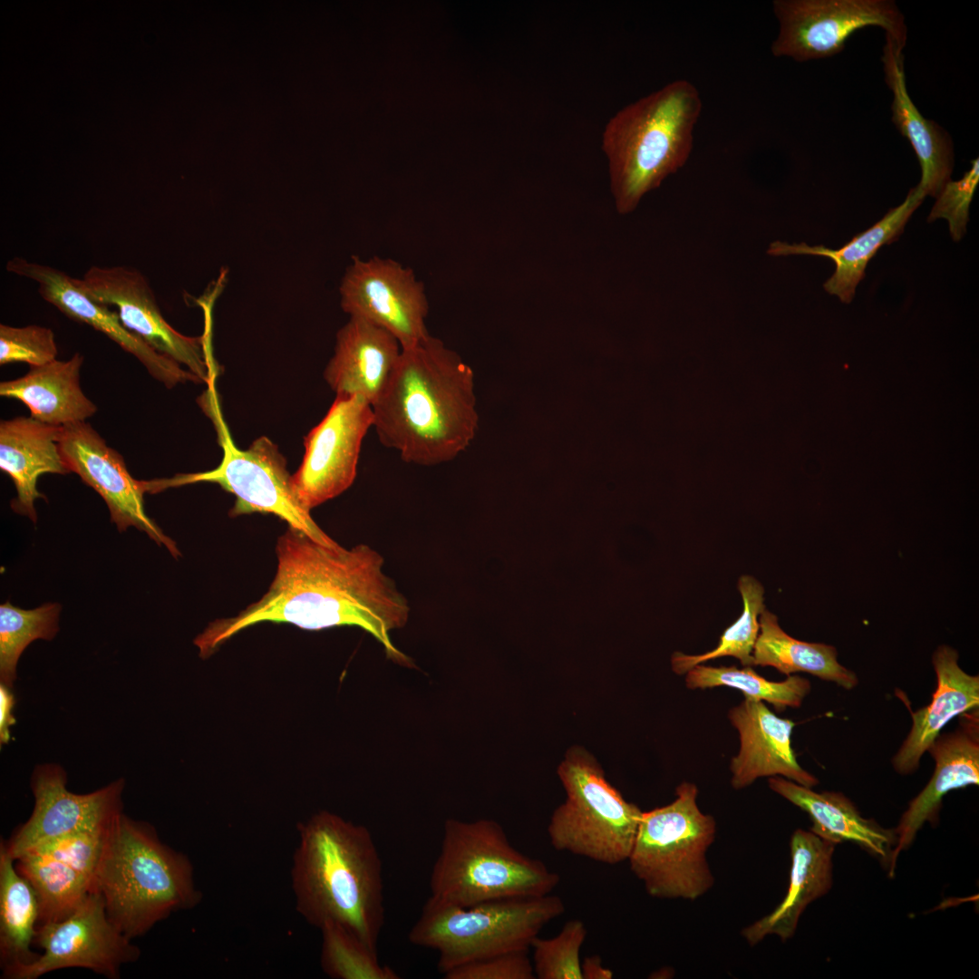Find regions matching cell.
Segmentation results:
<instances>
[{"label": "cell", "instance_id": "cell-1", "mask_svg": "<svg viewBox=\"0 0 979 979\" xmlns=\"http://www.w3.org/2000/svg\"><path fill=\"white\" fill-rule=\"evenodd\" d=\"M276 554V572L264 596L236 616L213 621L194 639L200 657L248 626L274 622L307 630L357 626L382 644L390 659L412 665L389 635L406 625L410 606L383 572L380 553L365 544L326 546L288 526Z\"/></svg>", "mask_w": 979, "mask_h": 979}, {"label": "cell", "instance_id": "cell-2", "mask_svg": "<svg viewBox=\"0 0 979 979\" xmlns=\"http://www.w3.org/2000/svg\"><path fill=\"white\" fill-rule=\"evenodd\" d=\"M372 408L380 442L421 466L456 458L478 427L472 370L431 335L402 350Z\"/></svg>", "mask_w": 979, "mask_h": 979}, {"label": "cell", "instance_id": "cell-3", "mask_svg": "<svg viewBox=\"0 0 979 979\" xmlns=\"http://www.w3.org/2000/svg\"><path fill=\"white\" fill-rule=\"evenodd\" d=\"M297 834L290 874L296 911L317 928L340 925L378 952L384 887L370 830L324 810L300 822Z\"/></svg>", "mask_w": 979, "mask_h": 979}, {"label": "cell", "instance_id": "cell-4", "mask_svg": "<svg viewBox=\"0 0 979 979\" xmlns=\"http://www.w3.org/2000/svg\"><path fill=\"white\" fill-rule=\"evenodd\" d=\"M698 89L676 80L623 107L607 121L602 150L616 210L627 214L688 160L702 112Z\"/></svg>", "mask_w": 979, "mask_h": 979}, {"label": "cell", "instance_id": "cell-5", "mask_svg": "<svg viewBox=\"0 0 979 979\" xmlns=\"http://www.w3.org/2000/svg\"><path fill=\"white\" fill-rule=\"evenodd\" d=\"M92 892L131 940L172 913L194 908L202 897L189 858L161 842L150 823L123 812L110 828Z\"/></svg>", "mask_w": 979, "mask_h": 979}, {"label": "cell", "instance_id": "cell-6", "mask_svg": "<svg viewBox=\"0 0 979 979\" xmlns=\"http://www.w3.org/2000/svg\"><path fill=\"white\" fill-rule=\"evenodd\" d=\"M558 873L515 848L494 820L448 819L430 877V898L471 906L519 897L551 894Z\"/></svg>", "mask_w": 979, "mask_h": 979}, {"label": "cell", "instance_id": "cell-7", "mask_svg": "<svg viewBox=\"0 0 979 979\" xmlns=\"http://www.w3.org/2000/svg\"><path fill=\"white\" fill-rule=\"evenodd\" d=\"M565 912L562 899L548 894L457 906L428 898L409 941L438 953L443 975L460 965L499 954L528 950L532 940Z\"/></svg>", "mask_w": 979, "mask_h": 979}, {"label": "cell", "instance_id": "cell-8", "mask_svg": "<svg viewBox=\"0 0 979 979\" xmlns=\"http://www.w3.org/2000/svg\"><path fill=\"white\" fill-rule=\"evenodd\" d=\"M697 795L696 785L684 781L672 803L642 813L627 860L653 897L695 900L714 885L707 852L716 822L700 810Z\"/></svg>", "mask_w": 979, "mask_h": 979}, {"label": "cell", "instance_id": "cell-9", "mask_svg": "<svg viewBox=\"0 0 979 979\" xmlns=\"http://www.w3.org/2000/svg\"><path fill=\"white\" fill-rule=\"evenodd\" d=\"M557 774L567 798L548 826L552 847L604 864L627 860L643 813L640 809L622 797L582 749L568 751Z\"/></svg>", "mask_w": 979, "mask_h": 979}, {"label": "cell", "instance_id": "cell-10", "mask_svg": "<svg viewBox=\"0 0 979 979\" xmlns=\"http://www.w3.org/2000/svg\"><path fill=\"white\" fill-rule=\"evenodd\" d=\"M208 394L210 399L208 402L206 399V403L223 449L221 462L208 471L145 480L147 492L156 493L167 488L195 482H215L235 495L236 502L230 511L232 516L270 513L321 544L337 545L316 524L311 510L297 498L286 459L277 447L265 436L256 440L247 450L236 447L221 417L214 391Z\"/></svg>", "mask_w": 979, "mask_h": 979}, {"label": "cell", "instance_id": "cell-11", "mask_svg": "<svg viewBox=\"0 0 979 979\" xmlns=\"http://www.w3.org/2000/svg\"><path fill=\"white\" fill-rule=\"evenodd\" d=\"M772 6L779 23L771 45L775 57L802 63L834 56L867 26L883 28L902 47L906 43L904 15L890 0H774Z\"/></svg>", "mask_w": 979, "mask_h": 979}, {"label": "cell", "instance_id": "cell-12", "mask_svg": "<svg viewBox=\"0 0 979 979\" xmlns=\"http://www.w3.org/2000/svg\"><path fill=\"white\" fill-rule=\"evenodd\" d=\"M76 282L94 302L114 306L123 325L154 351L185 365L201 383H213L216 368L204 339L183 335L165 320L141 272L123 266H94Z\"/></svg>", "mask_w": 979, "mask_h": 979}, {"label": "cell", "instance_id": "cell-13", "mask_svg": "<svg viewBox=\"0 0 979 979\" xmlns=\"http://www.w3.org/2000/svg\"><path fill=\"white\" fill-rule=\"evenodd\" d=\"M34 944L44 953L11 979H35L72 967L87 968L116 979L123 964L134 963L141 956L140 948L109 919L98 892H91L66 919L37 926Z\"/></svg>", "mask_w": 979, "mask_h": 979}, {"label": "cell", "instance_id": "cell-14", "mask_svg": "<svg viewBox=\"0 0 979 979\" xmlns=\"http://www.w3.org/2000/svg\"><path fill=\"white\" fill-rule=\"evenodd\" d=\"M339 290L341 306L350 317L388 331L402 349L430 336L424 286L411 268L391 258L354 257Z\"/></svg>", "mask_w": 979, "mask_h": 979}, {"label": "cell", "instance_id": "cell-15", "mask_svg": "<svg viewBox=\"0 0 979 979\" xmlns=\"http://www.w3.org/2000/svg\"><path fill=\"white\" fill-rule=\"evenodd\" d=\"M373 422L367 401L358 395H337L305 436V455L292 483L307 509L337 497L354 483L362 442Z\"/></svg>", "mask_w": 979, "mask_h": 979}, {"label": "cell", "instance_id": "cell-16", "mask_svg": "<svg viewBox=\"0 0 979 979\" xmlns=\"http://www.w3.org/2000/svg\"><path fill=\"white\" fill-rule=\"evenodd\" d=\"M58 444L68 470L76 473L103 499L119 531L135 527L165 546L174 557L179 555L175 542L145 512L144 480L131 476L122 456L109 447L89 423L79 422L61 427Z\"/></svg>", "mask_w": 979, "mask_h": 979}, {"label": "cell", "instance_id": "cell-17", "mask_svg": "<svg viewBox=\"0 0 979 979\" xmlns=\"http://www.w3.org/2000/svg\"><path fill=\"white\" fill-rule=\"evenodd\" d=\"M67 775L56 763L35 766L31 777L34 805L30 818L5 846L15 860L46 839L73 831L110 825L122 812L125 780L121 778L90 793L67 790Z\"/></svg>", "mask_w": 979, "mask_h": 979}, {"label": "cell", "instance_id": "cell-18", "mask_svg": "<svg viewBox=\"0 0 979 979\" xmlns=\"http://www.w3.org/2000/svg\"><path fill=\"white\" fill-rule=\"evenodd\" d=\"M6 270L34 280L40 296L67 317L84 323L106 334L126 352L135 356L150 374L168 388L178 383L201 381L170 358L154 351L128 330L116 311L92 300L79 286L76 278L49 266L22 257L10 259Z\"/></svg>", "mask_w": 979, "mask_h": 979}, {"label": "cell", "instance_id": "cell-19", "mask_svg": "<svg viewBox=\"0 0 979 979\" xmlns=\"http://www.w3.org/2000/svg\"><path fill=\"white\" fill-rule=\"evenodd\" d=\"M962 715L955 732L939 733L927 751L935 761L926 786L908 804L894 829L896 845L888 865L893 876L898 855L908 848L926 822L935 825L943 798L951 790L979 784L978 708Z\"/></svg>", "mask_w": 979, "mask_h": 979}, {"label": "cell", "instance_id": "cell-20", "mask_svg": "<svg viewBox=\"0 0 979 979\" xmlns=\"http://www.w3.org/2000/svg\"><path fill=\"white\" fill-rule=\"evenodd\" d=\"M728 716L741 744L730 765L732 788L744 789L759 778L774 776L808 788L819 783L796 759L790 739L792 721L777 716L761 701L746 698Z\"/></svg>", "mask_w": 979, "mask_h": 979}, {"label": "cell", "instance_id": "cell-21", "mask_svg": "<svg viewBox=\"0 0 979 979\" xmlns=\"http://www.w3.org/2000/svg\"><path fill=\"white\" fill-rule=\"evenodd\" d=\"M402 350L399 341L388 331L350 317L337 332L334 354L324 378L336 396L358 395L373 405L389 381Z\"/></svg>", "mask_w": 979, "mask_h": 979}, {"label": "cell", "instance_id": "cell-22", "mask_svg": "<svg viewBox=\"0 0 979 979\" xmlns=\"http://www.w3.org/2000/svg\"><path fill=\"white\" fill-rule=\"evenodd\" d=\"M904 47L886 34L882 63L885 80L893 93L892 121L910 142L921 167L916 189L926 198H936L951 179L954 143L950 134L936 121L925 118L910 98L904 68Z\"/></svg>", "mask_w": 979, "mask_h": 979}, {"label": "cell", "instance_id": "cell-23", "mask_svg": "<svg viewBox=\"0 0 979 979\" xmlns=\"http://www.w3.org/2000/svg\"><path fill=\"white\" fill-rule=\"evenodd\" d=\"M837 845L810 830L799 829L793 832L788 891L770 914L742 930V936L751 946L769 935H777L783 942L794 935L806 907L832 887V858Z\"/></svg>", "mask_w": 979, "mask_h": 979}, {"label": "cell", "instance_id": "cell-24", "mask_svg": "<svg viewBox=\"0 0 979 979\" xmlns=\"http://www.w3.org/2000/svg\"><path fill=\"white\" fill-rule=\"evenodd\" d=\"M958 657L956 650L948 645H940L934 652L936 688L929 704L911 712L910 732L892 759L897 773L916 771L942 729L955 716L978 708L979 676L965 673Z\"/></svg>", "mask_w": 979, "mask_h": 979}, {"label": "cell", "instance_id": "cell-25", "mask_svg": "<svg viewBox=\"0 0 979 979\" xmlns=\"http://www.w3.org/2000/svg\"><path fill=\"white\" fill-rule=\"evenodd\" d=\"M61 427L32 417H16L0 423V469L12 479L16 497L11 508L36 522L34 501L44 498L37 488L44 473L70 472L62 458L58 440Z\"/></svg>", "mask_w": 979, "mask_h": 979}, {"label": "cell", "instance_id": "cell-26", "mask_svg": "<svg viewBox=\"0 0 979 979\" xmlns=\"http://www.w3.org/2000/svg\"><path fill=\"white\" fill-rule=\"evenodd\" d=\"M771 790L805 811L812 821L810 831L837 844L851 841L889 865L896 845L894 830L862 817L841 792H817L783 777L768 780Z\"/></svg>", "mask_w": 979, "mask_h": 979}, {"label": "cell", "instance_id": "cell-27", "mask_svg": "<svg viewBox=\"0 0 979 979\" xmlns=\"http://www.w3.org/2000/svg\"><path fill=\"white\" fill-rule=\"evenodd\" d=\"M924 199L916 187L911 189L903 203L891 208L875 225L855 236L840 248L775 241L770 244L767 253L771 256L814 255L830 258L835 263L836 270L824 283V289L848 304L865 276L868 261L883 245L892 243L902 234L906 222Z\"/></svg>", "mask_w": 979, "mask_h": 979}, {"label": "cell", "instance_id": "cell-28", "mask_svg": "<svg viewBox=\"0 0 979 979\" xmlns=\"http://www.w3.org/2000/svg\"><path fill=\"white\" fill-rule=\"evenodd\" d=\"M82 363L83 356L75 353L66 361L55 359L31 366L25 375L2 382L0 395L21 401L32 418L49 425L63 427L84 422L97 407L80 387Z\"/></svg>", "mask_w": 979, "mask_h": 979}, {"label": "cell", "instance_id": "cell-29", "mask_svg": "<svg viewBox=\"0 0 979 979\" xmlns=\"http://www.w3.org/2000/svg\"><path fill=\"white\" fill-rule=\"evenodd\" d=\"M38 921L35 893L16 869L15 860L0 843V964L3 977L11 979L41 955L33 952Z\"/></svg>", "mask_w": 979, "mask_h": 979}, {"label": "cell", "instance_id": "cell-30", "mask_svg": "<svg viewBox=\"0 0 979 979\" xmlns=\"http://www.w3.org/2000/svg\"><path fill=\"white\" fill-rule=\"evenodd\" d=\"M760 632L752 656L753 665L771 666L787 676L804 672L851 690L858 684L857 674L840 664L837 649L829 645L808 643L789 635L777 616L764 609L759 619Z\"/></svg>", "mask_w": 979, "mask_h": 979}, {"label": "cell", "instance_id": "cell-31", "mask_svg": "<svg viewBox=\"0 0 979 979\" xmlns=\"http://www.w3.org/2000/svg\"><path fill=\"white\" fill-rule=\"evenodd\" d=\"M15 864L35 893L36 927L66 919L92 892V883L88 877L54 858L26 852Z\"/></svg>", "mask_w": 979, "mask_h": 979}, {"label": "cell", "instance_id": "cell-32", "mask_svg": "<svg viewBox=\"0 0 979 979\" xmlns=\"http://www.w3.org/2000/svg\"><path fill=\"white\" fill-rule=\"evenodd\" d=\"M685 683L689 689L732 687L742 692L746 699L771 703L780 712L788 707H800L811 688L808 679L798 675H789L784 681L772 682L759 675L751 666L739 669L736 666L712 667L701 664L686 673Z\"/></svg>", "mask_w": 979, "mask_h": 979}, {"label": "cell", "instance_id": "cell-33", "mask_svg": "<svg viewBox=\"0 0 979 979\" xmlns=\"http://www.w3.org/2000/svg\"><path fill=\"white\" fill-rule=\"evenodd\" d=\"M738 588L743 600L740 617L724 630L714 649L697 655L675 652L672 656L674 673L686 674L697 664L722 656H733L743 666L753 665L752 652L760 632L758 618L765 609L764 589L758 580L747 575L740 577Z\"/></svg>", "mask_w": 979, "mask_h": 979}, {"label": "cell", "instance_id": "cell-34", "mask_svg": "<svg viewBox=\"0 0 979 979\" xmlns=\"http://www.w3.org/2000/svg\"><path fill=\"white\" fill-rule=\"evenodd\" d=\"M61 606L46 603L34 609H22L5 602L0 606V681L12 688L18 660L34 641H50L56 635Z\"/></svg>", "mask_w": 979, "mask_h": 979}, {"label": "cell", "instance_id": "cell-35", "mask_svg": "<svg viewBox=\"0 0 979 979\" xmlns=\"http://www.w3.org/2000/svg\"><path fill=\"white\" fill-rule=\"evenodd\" d=\"M320 965L334 979H399L390 966L381 964L372 950L344 926L326 923L320 928Z\"/></svg>", "mask_w": 979, "mask_h": 979}, {"label": "cell", "instance_id": "cell-36", "mask_svg": "<svg viewBox=\"0 0 979 979\" xmlns=\"http://www.w3.org/2000/svg\"><path fill=\"white\" fill-rule=\"evenodd\" d=\"M587 930L580 919L564 924L551 938L536 936L530 945L532 965L538 979H582L580 950Z\"/></svg>", "mask_w": 979, "mask_h": 979}, {"label": "cell", "instance_id": "cell-37", "mask_svg": "<svg viewBox=\"0 0 979 979\" xmlns=\"http://www.w3.org/2000/svg\"><path fill=\"white\" fill-rule=\"evenodd\" d=\"M112 822L108 826L82 829L46 839L24 853L32 852L54 858L88 877L93 887Z\"/></svg>", "mask_w": 979, "mask_h": 979}, {"label": "cell", "instance_id": "cell-38", "mask_svg": "<svg viewBox=\"0 0 979 979\" xmlns=\"http://www.w3.org/2000/svg\"><path fill=\"white\" fill-rule=\"evenodd\" d=\"M57 346L53 332L30 325L15 327L0 325V364L26 363L40 366L55 360Z\"/></svg>", "mask_w": 979, "mask_h": 979}, {"label": "cell", "instance_id": "cell-39", "mask_svg": "<svg viewBox=\"0 0 979 979\" xmlns=\"http://www.w3.org/2000/svg\"><path fill=\"white\" fill-rule=\"evenodd\" d=\"M979 183V159L971 161V168L958 180L947 181L936 197L927 221L945 218L955 241H959L966 231L969 208Z\"/></svg>", "mask_w": 979, "mask_h": 979}, {"label": "cell", "instance_id": "cell-40", "mask_svg": "<svg viewBox=\"0 0 979 979\" xmlns=\"http://www.w3.org/2000/svg\"><path fill=\"white\" fill-rule=\"evenodd\" d=\"M445 979H534L528 950L513 951L468 963L443 974Z\"/></svg>", "mask_w": 979, "mask_h": 979}, {"label": "cell", "instance_id": "cell-41", "mask_svg": "<svg viewBox=\"0 0 979 979\" xmlns=\"http://www.w3.org/2000/svg\"><path fill=\"white\" fill-rule=\"evenodd\" d=\"M12 688L0 683V743L6 744L11 739L10 727L15 722L13 715L15 696Z\"/></svg>", "mask_w": 979, "mask_h": 979}, {"label": "cell", "instance_id": "cell-42", "mask_svg": "<svg viewBox=\"0 0 979 979\" xmlns=\"http://www.w3.org/2000/svg\"><path fill=\"white\" fill-rule=\"evenodd\" d=\"M582 979H611L613 971L603 965L599 955H594L586 957L581 963Z\"/></svg>", "mask_w": 979, "mask_h": 979}]
</instances>
